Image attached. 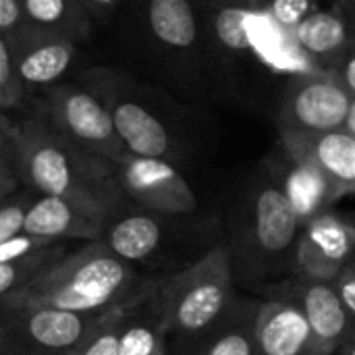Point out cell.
Here are the masks:
<instances>
[{
    "mask_svg": "<svg viewBox=\"0 0 355 355\" xmlns=\"http://www.w3.org/2000/svg\"><path fill=\"white\" fill-rule=\"evenodd\" d=\"M17 137L25 187L69 200L106 220L129 204L116 183L114 162L73 146L33 110L17 119Z\"/></svg>",
    "mask_w": 355,
    "mask_h": 355,
    "instance_id": "cell-1",
    "label": "cell"
},
{
    "mask_svg": "<svg viewBox=\"0 0 355 355\" xmlns=\"http://www.w3.org/2000/svg\"><path fill=\"white\" fill-rule=\"evenodd\" d=\"M152 277L112 254L102 241H87L52 262L2 306H40L102 316L137 297Z\"/></svg>",
    "mask_w": 355,
    "mask_h": 355,
    "instance_id": "cell-2",
    "label": "cell"
},
{
    "mask_svg": "<svg viewBox=\"0 0 355 355\" xmlns=\"http://www.w3.org/2000/svg\"><path fill=\"white\" fill-rule=\"evenodd\" d=\"M164 327L179 341H193L235 302L233 258L223 245L208 250L189 266L154 279Z\"/></svg>",
    "mask_w": 355,
    "mask_h": 355,
    "instance_id": "cell-3",
    "label": "cell"
},
{
    "mask_svg": "<svg viewBox=\"0 0 355 355\" xmlns=\"http://www.w3.org/2000/svg\"><path fill=\"white\" fill-rule=\"evenodd\" d=\"M108 108L114 129L133 156L160 158L173 162L177 139L164 116L158 112L150 92L133 77L112 67H92L83 71L81 81Z\"/></svg>",
    "mask_w": 355,
    "mask_h": 355,
    "instance_id": "cell-4",
    "label": "cell"
},
{
    "mask_svg": "<svg viewBox=\"0 0 355 355\" xmlns=\"http://www.w3.org/2000/svg\"><path fill=\"white\" fill-rule=\"evenodd\" d=\"M29 110L54 133L89 154L110 162H119L129 154L114 129L108 108L83 83L58 81L40 92V98Z\"/></svg>",
    "mask_w": 355,
    "mask_h": 355,
    "instance_id": "cell-5",
    "label": "cell"
},
{
    "mask_svg": "<svg viewBox=\"0 0 355 355\" xmlns=\"http://www.w3.org/2000/svg\"><path fill=\"white\" fill-rule=\"evenodd\" d=\"M102 316L40 306H2L0 355H73Z\"/></svg>",
    "mask_w": 355,
    "mask_h": 355,
    "instance_id": "cell-6",
    "label": "cell"
},
{
    "mask_svg": "<svg viewBox=\"0 0 355 355\" xmlns=\"http://www.w3.org/2000/svg\"><path fill=\"white\" fill-rule=\"evenodd\" d=\"M354 96L333 71L312 69L295 77L281 104V133L318 135L345 129Z\"/></svg>",
    "mask_w": 355,
    "mask_h": 355,
    "instance_id": "cell-7",
    "label": "cell"
},
{
    "mask_svg": "<svg viewBox=\"0 0 355 355\" xmlns=\"http://www.w3.org/2000/svg\"><path fill=\"white\" fill-rule=\"evenodd\" d=\"M114 177L125 200L141 210L185 216L198 208L193 189L168 160L127 154L114 162Z\"/></svg>",
    "mask_w": 355,
    "mask_h": 355,
    "instance_id": "cell-8",
    "label": "cell"
},
{
    "mask_svg": "<svg viewBox=\"0 0 355 355\" xmlns=\"http://www.w3.org/2000/svg\"><path fill=\"white\" fill-rule=\"evenodd\" d=\"M6 40L17 75L29 96L37 89L44 92L50 85L62 81L81 48V44L64 35L25 23L8 31Z\"/></svg>",
    "mask_w": 355,
    "mask_h": 355,
    "instance_id": "cell-9",
    "label": "cell"
},
{
    "mask_svg": "<svg viewBox=\"0 0 355 355\" xmlns=\"http://www.w3.org/2000/svg\"><path fill=\"white\" fill-rule=\"evenodd\" d=\"M355 227L335 214L322 212L302 227L295 245V268L300 277L335 281L352 262Z\"/></svg>",
    "mask_w": 355,
    "mask_h": 355,
    "instance_id": "cell-10",
    "label": "cell"
},
{
    "mask_svg": "<svg viewBox=\"0 0 355 355\" xmlns=\"http://www.w3.org/2000/svg\"><path fill=\"white\" fill-rule=\"evenodd\" d=\"M281 293H291V297L287 295H279V297L293 302L306 314L314 339L312 355H335L341 349V345L352 337L355 322L343 308L339 293L331 281L300 277L295 283L289 285V291L283 289Z\"/></svg>",
    "mask_w": 355,
    "mask_h": 355,
    "instance_id": "cell-11",
    "label": "cell"
},
{
    "mask_svg": "<svg viewBox=\"0 0 355 355\" xmlns=\"http://www.w3.org/2000/svg\"><path fill=\"white\" fill-rule=\"evenodd\" d=\"M141 19L152 44L173 58H189L206 48L202 12L193 0H144Z\"/></svg>",
    "mask_w": 355,
    "mask_h": 355,
    "instance_id": "cell-12",
    "label": "cell"
},
{
    "mask_svg": "<svg viewBox=\"0 0 355 355\" xmlns=\"http://www.w3.org/2000/svg\"><path fill=\"white\" fill-rule=\"evenodd\" d=\"M252 243L266 258H279L297 245L302 220L291 206L281 181L264 183L252 196L250 206Z\"/></svg>",
    "mask_w": 355,
    "mask_h": 355,
    "instance_id": "cell-13",
    "label": "cell"
},
{
    "mask_svg": "<svg viewBox=\"0 0 355 355\" xmlns=\"http://www.w3.org/2000/svg\"><path fill=\"white\" fill-rule=\"evenodd\" d=\"M173 218L179 216H162L127 204L108 220L98 241H102L121 260L133 266L144 264L156 258L166 243Z\"/></svg>",
    "mask_w": 355,
    "mask_h": 355,
    "instance_id": "cell-14",
    "label": "cell"
},
{
    "mask_svg": "<svg viewBox=\"0 0 355 355\" xmlns=\"http://www.w3.org/2000/svg\"><path fill=\"white\" fill-rule=\"evenodd\" d=\"M108 220L69 200L37 193L27 210L23 233L52 241H98Z\"/></svg>",
    "mask_w": 355,
    "mask_h": 355,
    "instance_id": "cell-15",
    "label": "cell"
},
{
    "mask_svg": "<svg viewBox=\"0 0 355 355\" xmlns=\"http://www.w3.org/2000/svg\"><path fill=\"white\" fill-rule=\"evenodd\" d=\"M281 135L291 158L314 164L341 196L355 191V135L345 129L318 135Z\"/></svg>",
    "mask_w": 355,
    "mask_h": 355,
    "instance_id": "cell-16",
    "label": "cell"
},
{
    "mask_svg": "<svg viewBox=\"0 0 355 355\" xmlns=\"http://www.w3.org/2000/svg\"><path fill=\"white\" fill-rule=\"evenodd\" d=\"M119 355H166L168 333L158 306L154 277L131 302L116 310Z\"/></svg>",
    "mask_w": 355,
    "mask_h": 355,
    "instance_id": "cell-17",
    "label": "cell"
},
{
    "mask_svg": "<svg viewBox=\"0 0 355 355\" xmlns=\"http://www.w3.org/2000/svg\"><path fill=\"white\" fill-rule=\"evenodd\" d=\"M256 341L260 355H312V329L302 312L289 300H270L260 304L256 316Z\"/></svg>",
    "mask_w": 355,
    "mask_h": 355,
    "instance_id": "cell-18",
    "label": "cell"
},
{
    "mask_svg": "<svg viewBox=\"0 0 355 355\" xmlns=\"http://www.w3.org/2000/svg\"><path fill=\"white\" fill-rule=\"evenodd\" d=\"M293 35L318 71H337L355 42V25L337 8H316L293 29Z\"/></svg>",
    "mask_w": 355,
    "mask_h": 355,
    "instance_id": "cell-19",
    "label": "cell"
},
{
    "mask_svg": "<svg viewBox=\"0 0 355 355\" xmlns=\"http://www.w3.org/2000/svg\"><path fill=\"white\" fill-rule=\"evenodd\" d=\"M258 304H239L233 306L202 335L193 341L191 355H260L256 341V316Z\"/></svg>",
    "mask_w": 355,
    "mask_h": 355,
    "instance_id": "cell-20",
    "label": "cell"
},
{
    "mask_svg": "<svg viewBox=\"0 0 355 355\" xmlns=\"http://www.w3.org/2000/svg\"><path fill=\"white\" fill-rule=\"evenodd\" d=\"M208 15H202L206 48L218 52L223 58H241L254 50L252 23L258 12L214 2H208Z\"/></svg>",
    "mask_w": 355,
    "mask_h": 355,
    "instance_id": "cell-21",
    "label": "cell"
},
{
    "mask_svg": "<svg viewBox=\"0 0 355 355\" xmlns=\"http://www.w3.org/2000/svg\"><path fill=\"white\" fill-rule=\"evenodd\" d=\"M289 160H291V166L287 168L281 185L304 227L318 214L327 212V208L337 198H341V193L324 177V173H320L314 164L306 160H295L291 156Z\"/></svg>",
    "mask_w": 355,
    "mask_h": 355,
    "instance_id": "cell-22",
    "label": "cell"
},
{
    "mask_svg": "<svg viewBox=\"0 0 355 355\" xmlns=\"http://www.w3.org/2000/svg\"><path fill=\"white\" fill-rule=\"evenodd\" d=\"M19 10L25 25L64 35L77 44L87 42L96 27L79 0H19Z\"/></svg>",
    "mask_w": 355,
    "mask_h": 355,
    "instance_id": "cell-23",
    "label": "cell"
},
{
    "mask_svg": "<svg viewBox=\"0 0 355 355\" xmlns=\"http://www.w3.org/2000/svg\"><path fill=\"white\" fill-rule=\"evenodd\" d=\"M69 254V243H60L48 252L21 258V260H10V262H0V304L21 291L27 283H31L37 275H42L52 262Z\"/></svg>",
    "mask_w": 355,
    "mask_h": 355,
    "instance_id": "cell-24",
    "label": "cell"
},
{
    "mask_svg": "<svg viewBox=\"0 0 355 355\" xmlns=\"http://www.w3.org/2000/svg\"><path fill=\"white\" fill-rule=\"evenodd\" d=\"M29 100L31 98L17 75L6 33H0V114L12 116L15 112H21Z\"/></svg>",
    "mask_w": 355,
    "mask_h": 355,
    "instance_id": "cell-25",
    "label": "cell"
},
{
    "mask_svg": "<svg viewBox=\"0 0 355 355\" xmlns=\"http://www.w3.org/2000/svg\"><path fill=\"white\" fill-rule=\"evenodd\" d=\"M0 187L19 189L23 187L19 171V137L17 119L0 114Z\"/></svg>",
    "mask_w": 355,
    "mask_h": 355,
    "instance_id": "cell-26",
    "label": "cell"
},
{
    "mask_svg": "<svg viewBox=\"0 0 355 355\" xmlns=\"http://www.w3.org/2000/svg\"><path fill=\"white\" fill-rule=\"evenodd\" d=\"M35 196L37 191L23 185L4 204H0V245L23 233L25 216Z\"/></svg>",
    "mask_w": 355,
    "mask_h": 355,
    "instance_id": "cell-27",
    "label": "cell"
},
{
    "mask_svg": "<svg viewBox=\"0 0 355 355\" xmlns=\"http://www.w3.org/2000/svg\"><path fill=\"white\" fill-rule=\"evenodd\" d=\"M119 308L110 310L98 320V324L89 331L85 341L77 347V352L73 355H119V337H116V310Z\"/></svg>",
    "mask_w": 355,
    "mask_h": 355,
    "instance_id": "cell-28",
    "label": "cell"
},
{
    "mask_svg": "<svg viewBox=\"0 0 355 355\" xmlns=\"http://www.w3.org/2000/svg\"><path fill=\"white\" fill-rule=\"evenodd\" d=\"M312 10H316V0H266L262 15L293 31Z\"/></svg>",
    "mask_w": 355,
    "mask_h": 355,
    "instance_id": "cell-29",
    "label": "cell"
},
{
    "mask_svg": "<svg viewBox=\"0 0 355 355\" xmlns=\"http://www.w3.org/2000/svg\"><path fill=\"white\" fill-rule=\"evenodd\" d=\"M337 293H339V300L343 304V308L347 310L349 318L355 322V264H347L345 270L333 281Z\"/></svg>",
    "mask_w": 355,
    "mask_h": 355,
    "instance_id": "cell-30",
    "label": "cell"
},
{
    "mask_svg": "<svg viewBox=\"0 0 355 355\" xmlns=\"http://www.w3.org/2000/svg\"><path fill=\"white\" fill-rule=\"evenodd\" d=\"M79 2L83 4V8L87 10L94 23L108 21L123 4V0H79Z\"/></svg>",
    "mask_w": 355,
    "mask_h": 355,
    "instance_id": "cell-31",
    "label": "cell"
},
{
    "mask_svg": "<svg viewBox=\"0 0 355 355\" xmlns=\"http://www.w3.org/2000/svg\"><path fill=\"white\" fill-rule=\"evenodd\" d=\"M21 23L19 0H0V33H8Z\"/></svg>",
    "mask_w": 355,
    "mask_h": 355,
    "instance_id": "cell-32",
    "label": "cell"
},
{
    "mask_svg": "<svg viewBox=\"0 0 355 355\" xmlns=\"http://www.w3.org/2000/svg\"><path fill=\"white\" fill-rule=\"evenodd\" d=\"M333 73L341 79L345 89L355 98V42L352 44V48L347 50V54L341 60V64L337 67V71H333Z\"/></svg>",
    "mask_w": 355,
    "mask_h": 355,
    "instance_id": "cell-33",
    "label": "cell"
},
{
    "mask_svg": "<svg viewBox=\"0 0 355 355\" xmlns=\"http://www.w3.org/2000/svg\"><path fill=\"white\" fill-rule=\"evenodd\" d=\"M208 2H214L220 6H237V8H245V10L260 12V15H262L264 4H266V0H208Z\"/></svg>",
    "mask_w": 355,
    "mask_h": 355,
    "instance_id": "cell-34",
    "label": "cell"
},
{
    "mask_svg": "<svg viewBox=\"0 0 355 355\" xmlns=\"http://www.w3.org/2000/svg\"><path fill=\"white\" fill-rule=\"evenodd\" d=\"M337 10H341V12H343V15L355 25V0H339Z\"/></svg>",
    "mask_w": 355,
    "mask_h": 355,
    "instance_id": "cell-35",
    "label": "cell"
},
{
    "mask_svg": "<svg viewBox=\"0 0 355 355\" xmlns=\"http://www.w3.org/2000/svg\"><path fill=\"white\" fill-rule=\"evenodd\" d=\"M335 355H355V331L352 333V337L341 345V349Z\"/></svg>",
    "mask_w": 355,
    "mask_h": 355,
    "instance_id": "cell-36",
    "label": "cell"
},
{
    "mask_svg": "<svg viewBox=\"0 0 355 355\" xmlns=\"http://www.w3.org/2000/svg\"><path fill=\"white\" fill-rule=\"evenodd\" d=\"M345 131H349L352 135H355V100L352 110H349V116H347V123H345Z\"/></svg>",
    "mask_w": 355,
    "mask_h": 355,
    "instance_id": "cell-37",
    "label": "cell"
},
{
    "mask_svg": "<svg viewBox=\"0 0 355 355\" xmlns=\"http://www.w3.org/2000/svg\"><path fill=\"white\" fill-rule=\"evenodd\" d=\"M19 189H21V187H19ZM15 191H17V189H8V187H0V204H4V202H6V200H8V198H10V196L15 193Z\"/></svg>",
    "mask_w": 355,
    "mask_h": 355,
    "instance_id": "cell-38",
    "label": "cell"
},
{
    "mask_svg": "<svg viewBox=\"0 0 355 355\" xmlns=\"http://www.w3.org/2000/svg\"><path fill=\"white\" fill-rule=\"evenodd\" d=\"M333 4H335V8H337V4H339V0H331Z\"/></svg>",
    "mask_w": 355,
    "mask_h": 355,
    "instance_id": "cell-39",
    "label": "cell"
}]
</instances>
